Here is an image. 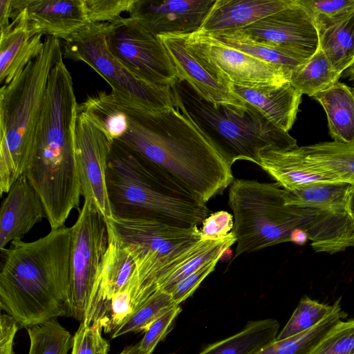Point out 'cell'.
<instances>
[{
    "mask_svg": "<svg viewBox=\"0 0 354 354\" xmlns=\"http://www.w3.org/2000/svg\"><path fill=\"white\" fill-rule=\"evenodd\" d=\"M100 129L167 171L207 203L234 180L232 166L174 106L148 110L129 98L103 92Z\"/></svg>",
    "mask_w": 354,
    "mask_h": 354,
    "instance_id": "obj_1",
    "label": "cell"
},
{
    "mask_svg": "<svg viewBox=\"0 0 354 354\" xmlns=\"http://www.w3.org/2000/svg\"><path fill=\"white\" fill-rule=\"evenodd\" d=\"M72 227L1 250L0 308L19 328L68 316Z\"/></svg>",
    "mask_w": 354,
    "mask_h": 354,
    "instance_id": "obj_2",
    "label": "cell"
},
{
    "mask_svg": "<svg viewBox=\"0 0 354 354\" xmlns=\"http://www.w3.org/2000/svg\"><path fill=\"white\" fill-rule=\"evenodd\" d=\"M106 185L113 216L198 226L212 212L174 176L118 140H113Z\"/></svg>",
    "mask_w": 354,
    "mask_h": 354,
    "instance_id": "obj_3",
    "label": "cell"
},
{
    "mask_svg": "<svg viewBox=\"0 0 354 354\" xmlns=\"http://www.w3.org/2000/svg\"><path fill=\"white\" fill-rule=\"evenodd\" d=\"M176 108L205 136L230 166L237 160L256 164L259 152L274 147L290 150L297 140L270 121L257 108L214 104L186 81L176 78L170 84Z\"/></svg>",
    "mask_w": 354,
    "mask_h": 354,
    "instance_id": "obj_4",
    "label": "cell"
},
{
    "mask_svg": "<svg viewBox=\"0 0 354 354\" xmlns=\"http://www.w3.org/2000/svg\"><path fill=\"white\" fill-rule=\"evenodd\" d=\"M63 57L60 40L46 37L41 53L0 88V194H8L28 167L48 77Z\"/></svg>",
    "mask_w": 354,
    "mask_h": 354,
    "instance_id": "obj_5",
    "label": "cell"
},
{
    "mask_svg": "<svg viewBox=\"0 0 354 354\" xmlns=\"http://www.w3.org/2000/svg\"><path fill=\"white\" fill-rule=\"evenodd\" d=\"M228 205L236 238L234 259L279 243L291 241L297 229V207L285 204L283 188L275 183L234 179Z\"/></svg>",
    "mask_w": 354,
    "mask_h": 354,
    "instance_id": "obj_6",
    "label": "cell"
},
{
    "mask_svg": "<svg viewBox=\"0 0 354 354\" xmlns=\"http://www.w3.org/2000/svg\"><path fill=\"white\" fill-rule=\"evenodd\" d=\"M106 222L109 234L136 261L138 282L134 300L136 308L156 292L158 274L169 257L203 237L198 226L179 227L149 218L113 216Z\"/></svg>",
    "mask_w": 354,
    "mask_h": 354,
    "instance_id": "obj_7",
    "label": "cell"
},
{
    "mask_svg": "<svg viewBox=\"0 0 354 354\" xmlns=\"http://www.w3.org/2000/svg\"><path fill=\"white\" fill-rule=\"evenodd\" d=\"M109 22L91 24L63 42V57L82 61L100 75L111 92L151 111L174 106L169 86L142 80L130 72L110 52L106 41Z\"/></svg>",
    "mask_w": 354,
    "mask_h": 354,
    "instance_id": "obj_8",
    "label": "cell"
},
{
    "mask_svg": "<svg viewBox=\"0 0 354 354\" xmlns=\"http://www.w3.org/2000/svg\"><path fill=\"white\" fill-rule=\"evenodd\" d=\"M109 245L106 219L95 205L84 201L72 226L68 316L84 322Z\"/></svg>",
    "mask_w": 354,
    "mask_h": 354,
    "instance_id": "obj_9",
    "label": "cell"
},
{
    "mask_svg": "<svg viewBox=\"0 0 354 354\" xmlns=\"http://www.w3.org/2000/svg\"><path fill=\"white\" fill-rule=\"evenodd\" d=\"M106 41L113 55L139 79L165 86L176 80L174 65L160 38L132 19L109 22Z\"/></svg>",
    "mask_w": 354,
    "mask_h": 354,
    "instance_id": "obj_10",
    "label": "cell"
},
{
    "mask_svg": "<svg viewBox=\"0 0 354 354\" xmlns=\"http://www.w3.org/2000/svg\"><path fill=\"white\" fill-rule=\"evenodd\" d=\"M112 141L84 113L78 112L75 130V155L81 195L92 202L106 220L113 216L106 185Z\"/></svg>",
    "mask_w": 354,
    "mask_h": 354,
    "instance_id": "obj_11",
    "label": "cell"
},
{
    "mask_svg": "<svg viewBox=\"0 0 354 354\" xmlns=\"http://www.w3.org/2000/svg\"><path fill=\"white\" fill-rule=\"evenodd\" d=\"M185 36L188 45L232 84L261 86L288 82L278 67L228 46L207 34L198 31Z\"/></svg>",
    "mask_w": 354,
    "mask_h": 354,
    "instance_id": "obj_12",
    "label": "cell"
},
{
    "mask_svg": "<svg viewBox=\"0 0 354 354\" xmlns=\"http://www.w3.org/2000/svg\"><path fill=\"white\" fill-rule=\"evenodd\" d=\"M240 30L258 41L287 49L306 60L319 46L317 28L295 0L283 10Z\"/></svg>",
    "mask_w": 354,
    "mask_h": 354,
    "instance_id": "obj_13",
    "label": "cell"
},
{
    "mask_svg": "<svg viewBox=\"0 0 354 354\" xmlns=\"http://www.w3.org/2000/svg\"><path fill=\"white\" fill-rule=\"evenodd\" d=\"M185 35L158 36L174 65L177 78L188 82L201 97L212 103L243 105L245 102L233 92L230 80L188 45Z\"/></svg>",
    "mask_w": 354,
    "mask_h": 354,
    "instance_id": "obj_14",
    "label": "cell"
},
{
    "mask_svg": "<svg viewBox=\"0 0 354 354\" xmlns=\"http://www.w3.org/2000/svg\"><path fill=\"white\" fill-rule=\"evenodd\" d=\"M216 0H135L129 18L155 35L198 32Z\"/></svg>",
    "mask_w": 354,
    "mask_h": 354,
    "instance_id": "obj_15",
    "label": "cell"
},
{
    "mask_svg": "<svg viewBox=\"0 0 354 354\" xmlns=\"http://www.w3.org/2000/svg\"><path fill=\"white\" fill-rule=\"evenodd\" d=\"M22 14L30 36L67 40L91 24L83 0H11L10 18Z\"/></svg>",
    "mask_w": 354,
    "mask_h": 354,
    "instance_id": "obj_16",
    "label": "cell"
},
{
    "mask_svg": "<svg viewBox=\"0 0 354 354\" xmlns=\"http://www.w3.org/2000/svg\"><path fill=\"white\" fill-rule=\"evenodd\" d=\"M46 217L42 201L25 174L12 185L1 206L0 250L15 240H21Z\"/></svg>",
    "mask_w": 354,
    "mask_h": 354,
    "instance_id": "obj_17",
    "label": "cell"
},
{
    "mask_svg": "<svg viewBox=\"0 0 354 354\" xmlns=\"http://www.w3.org/2000/svg\"><path fill=\"white\" fill-rule=\"evenodd\" d=\"M136 276L133 257L109 234L108 248L83 322L97 324L111 297L125 290Z\"/></svg>",
    "mask_w": 354,
    "mask_h": 354,
    "instance_id": "obj_18",
    "label": "cell"
},
{
    "mask_svg": "<svg viewBox=\"0 0 354 354\" xmlns=\"http://www.w3.org/2000/svg\"><path fill=\"white\" fill-rule=\"evenodd\" d=\"M292 0H216L198 31L215 35L243 28L289 6Z\"/></svg>",
    "mask_w": 354,
    "mask_h": 354,
    "instance_id": "obj_19",
    "label": "cell"
},
{
    "mask_svg": "<svg viewBox=\"0 0 354 354\" xmlns=\"http://www.w3.org/2000/svg\"><path fill=\"white\" fill-rule=\"evenodd\" d=\"M232 91L241 100L257 108L281 129L288 132L294 124L302 94L289 82L261 86L232 84Z\"/></svg>",
    "mask_w": 354,
    "mask_h": 354,
    "instance_id": "obj_20",
    "label": "cell"
},
{
    "mask_svg": "<svg viewBox=\"0 0 354 354\" xmlns=\"http://www.w3.org/2000/svg\"><path fill=\"white\" fill-rule=\"evenodd\" d=\"M288 151L308 169L354 185V145L322 142L298 146Z\"/></svg>",
    "mask_w": 354,
    "mask_h": 354,
    "instance_id": "obj_21",
    "label": "cell"
},
{
    "mask_svg": "<svg viewBox=\"0 0 354 354\" xmlns=\"http://www.w3.org/2000/svg\"><path fill=\"white\" fill-rule=\"evenodd\" d=\"M10 29L0 36V84L10 83L42 51L41 35L31 37L26 20L19 13Z\"/></svg>",
    "mask_w": 354,
    "mask_h": 354,
    "instance_id": "obj_22",
    "label": "cell"
},
{
    "mask_svg": "<svg viewBox=\"0 0 354 354\" xmlns=\"http://www.w3.org/2000/svg\"><path fill=\"white\" fill-rule=\"evenodd\" d=\"M256 164L288 190L315 183H342L308 169L288 150L263 149L259 152Z\"/></svg>",
    "mask_w": 354,
    "mask_h": 354,
    "instance_id": "obj_23",
    "label": "cell"
},
{
    "mask_svg": "<svg viewBox=\"0 0 354 354\" xmlns=\"http://www.w3.org/2000/svg\"><path fill=\"white\" fill-rule=\"evenodd\" d=\"M323 107L333 141L354 145V94L346 84L337 82L313 97Z\"/></svg>",
    "mask_w": 354,
    "mask_h": 354,
    "instance_id": "obj_24",
    "label": "cell"
},
{
    "mask_svg": "<svg viewBox=\"0 0 354 354\" xmlns=\"http://www.w3.org/2000/svg\"><path fill=\"white\" fill-rule=\"evenodd\" d=\"M285 204L338 212L354 210V185L349 183H315L293 189H283Z\"/></svg>",
    "mask_w": 354,
    "mask_h": 354,
    "instance_id": "obj_25",
    "label": "cell"
},
{
    "mask_svg": "<svg viewBox=\"0 0 354 354\" xmlns=\"http://www.w3.org/2000/svg\"><path fill=\"white\" fill-rule=\"evenodd\" d=\"M279 328L274 319L250 322L238 333L207 346L198 354H255L276 340Z\"/></svg>",
    "mask_w": 354,
    "mask_h": 354,
    "instance_id": "obj_26",
    "label": "cell"
},
{
    "mask_svg": "<svg viewBox=\"0 0 354 354\" xmlns=\"http://www.w3.org/2000/svg\"><path fill=\"white\" fill-rule=\"evenodd\" d=\"M209 35L228 46L278 67L288 80L291 73L306 61L290 50L258 41L240 30Z\"/></svg>",
    "mask_w": 354,
    "mask_h": 354,
    "instance_id": "obj_27",
    "label": "cell"
},
{
    "mask_svg": "<svg viewBox=\"0 0 354 354\" xmlns=\"http://www.w3.org/2000/svg\"><path fill=\"white\" fill-rule=\"evenodd\" d=\"M319 47L342 75L354 64V11L319 32Z\"/></svg>",
    "mask_w": 354,
    "mask_h": 354,
    "instance_id": "obj_28",
    "label": "cell"
},
{
    "mask_svg": "<svg viewBox=\"0 0 354 354\" xmlns=\"http://www.w3.org/2000/svg\"><path fill=\"white\" fill-rule=\"evenodd\" d=\"M340 299L328 316L314 327L281 340H275L255 354H312L320 342L346 317Z\"/></svg>",
    "mask_w": 354,
    "mask_h": 354,
    "instance_id": "obj_29",
    "label": "cell"
},
{
    "mask_svg": "<svg viewBox=\"0 0 354 354\" xmlns=\"http://www.w3.org/2000/svg\"><path fill=\"white\" fill-rule=\"evenodd\" d=\"M341 76L319 46L309 59L291 73L288 82L302 95L313 97L339 82Z\"/></svg>",
    "mask_w": 354,
    "mask_h": 354,
    "instance_id": "obj_30",
    "label": "cell"
},
{
    "mask_svg": "<svg viewBox=\"0 0 354 354\" xmlns=\"http://www.w3.org/2000/svg\"><path fill=\"white\" fill-rule=\"evenodd\" d=\"M27 331L28 354H68L72 348L73 336L57 319L30 326Z\"/></svg>",
    "mask_w": 354,
    "mask_h": 354,
    "instance_id": "obj_31",
    "label": "cell"
},
{
    "mask_svg": "<svg viewBox=\"0 0 354 354\" xmlns=\"http://www.w3.org/2000/svg\"><path fill=\"white\" fill-rule=\"evenodd\" d=\"M176 306L170 293L158 290L112 333L111 338L133 332H146L165 312Z\"/></svg>",
    "mask_w": 354,
    "mask_h": 354,
    "instance_id": "obj_32",
    "label": "cell"
},
{
    "mask_svg": "<svg viewBox=\"0 0 354 354\" xmlns=\"http://www.w3.org/2000/svg\"><path fill=\"white\" fill-rule=\"evenodd\" d=\"M336 305L337 301L333 305H328L304 296L277 335L276 340L286 339L314 327L333 313Z\"/></svg>",
    "mask_w": 354,
    "mask_h": 354,
    "instance_id": "obj_33",
    "label": "cell"
},
{
    "mask_svg": "<svg viewBox=\"0 0 354 354\" xmlns=\"http://www.w3.org/2000/svg\"><path fill=\"white\" fill-rule=\"evenodd\" d=\"M313 20L318 32L354 11V0H295Z\"/></svg>",
    "mask_w": 354,
    "mask_h": 354,
    "instance_id": "obj_34",
    "label": "cell"
},
{
    "mask_svg": "<svg viewBox=\"0 0 354 354\" xmlns=\"http://www.w3.org/2000/svg\"><path fill=\"white\" fill-rule=\"evenodd\" d=\"M312 354H354V319L342 321Z\"/></svg>",
    "mask_w": 354,
    "mask_h": 354,
    "instance_id": "obj_35",
    "label": "cell"
},
{
    "mask_svg": "<svg viewBox=\"0 0 354 354\" xmlns=\"http://www.w3.org/2000/svg\"><path fill=\"white\" fill-rule=\"evenodd\" d=\"M102 331L96 324L81 322L73 337L71 354H109L110 344L102 337Z\"/></svg>",
    "mask_w": 354,
    "mask_h": 354,
    "instance_id": "obj_36",
    "label": "cell"
},
{
    "mask_svg": "<svg viewBox=\"0 0 354 354\" xmlns=\"http://www.w3.org/2000/svg\"><path fill=\"white\" fill-rule=\"evenodd\" d=\"M90 24L113 22L122 13L129 12L135 0H83Z\"/></svg>",
    "mask_w": 354,
    "mask_h": 354,
    "instance_id": "obj_37",
    "label": "cell"
},
{
    "mask_svg": "<svg viewBox=\"0 0 354 354\" xmlns=\"http://www.w3.org/2000/svg\"><path fill=\"white\" fill-rule=\"evenodd\" d=\"M227 250L219 251L192 273L180 280L171 290L170 294L175 305H180L189 297L202 281L214 270L215 267Z\"/></svg>",
    "mask_w": 354,
    "mask_h": 354,
    "instance_id": "obj_38",
    "label": "cell"
},
{
    "mask_svg": "<svg viewBox=\"0 0 354 354\" xmlns=\"http://www.w3.org/2000/svg\"><path fill=\"white\" fill-rule=\"evenodd\" d=\"M180 305H176L158 318L145 333L139 342L140 348L145 354H151L157 344L169 333L176 317L181 312Z\"/></svg>",
    "mask_w": 354,
    "mask_h": 354,
    "instance_id": "obj_39",
    "label": "cell"
},
{
    "mask_svg": "<svg viewBox=\"0 0 354 354\" xmlns=\"http://www.w3.org/2000/svg\"><path fill=\"white\" fill-rule=\"evenodd\" d=\"M203 236L218 238L230 234L233 228V215L225 211L212 213L203 222Z\"/></svg>",
    "mask_w": 354,
    "mask_h": 354,
    "instance_id": "obj_40",
    "label": "cell"
},
{
    "mask_svg": "<svg viewBox=\"0 0 354 354\" xmlns=\"http://www.w3.org/2000/svg\"><path fill=\"white\" fill-rule=\"evenodd\" d=\"M19 326L15 319L8 314L0 317V354H15L13 343Z\"/></svg>",
    "mask_w": 354,
    "mask_h": 354,
    "instance_id": "obj_41",
    "label": "cell"
},
{
    "mask_svg": "<svg viewBox=\"0 0 354 354\" xmlns=\"http://www.w3.org/2000/svg\"><path fill=\"white\" fill-rule=\"evenodd\" d=\"M11 0H0V33L8 31L11 27L10 19Z\"/></svg>",
    "mask_w": 354,
    "mask_h": 354,
    "instance_id": "obj_42",
    "label": "cell"
},
{
    "mask_svg": "<svg viewBox=\"0 0 354 354\" xmlns=\"http://www.w3.org/2000/svg\"><path fill=\"white\" fill-rule=\"evenodd\" d=\"M308 240V234L302 230H295L291 234V241L297 244L303 245Z\"/></svg>",
    "mask_w": 354,
    "mask_h": 354,
    "instance_id": "obj_43",
    "label": "cell"
},
{
    "mask_svg": "<svg viewBox=\"0 0 354 354\" xmlns=\"http://www.w3.org/2000/svg\"><path fill=\"white\" fill-rule=\"evenodd\" d=\"M119 354H145L140 348L139 343L125 347Z\"/></svg>",
    "mask_w": 354,
    "mask_h": 354,
    "instance_id": "obj_44",
    "label": "cell"
},
{
    "mask_svg": "<svg viewBox=\"0 0 354 354\" xmlns=\"http://www.w3.org/2000/svg\"><path fill=\"white\" fill-rule=\"evenodd\" d=\"M342 75H343V77L346 78L348 81L354 82V64Z\"/></svg>",
    "mask_w": 354,
    "mask_h": 354,
    "instance_id": "obj_45",
    "label": "cell"
},
{
    "mask_svg": "<svg viewBox=\"0 0 354 354\" xmlns=\"http://www.w3.org/2000/svg\"><path fill=\"white\" fill-rule=\"evenodd\" d=\"M352 246L354 247V238H353V241H352Z\"/></svg>",
    "mask_w": 354,
    "mask_h": 354,
    "instance_id": "obj_46",
    "label": "cell"
},
{
    "mask_svg": "<svg viewBox=\"0 0 354 354\" xmlns=\"http://www.w3.org/2000/svg\"><path fill=\"white\" fill-rule=\"evenodd\" d=\"M353 93L354 94V86L352 88Z\"/></svg>",
    "mask_w": 354,
    "mask_h": 354,
    "instance_id": "obj_47",
    "label": "cell"
},
{
    "mask_svg": "<svg viewBox=\"0 0 354 354\" xmlns=\"http://www.w3.org/2000/svg\"><path fill=\"white\" fill-rule=\"evenodd\" d=\"M171 354H173V353H171Z\"/></svg>",
    "mask_w": 354,
    "mask_h": 354,
    "instance_id": "obj_48",
    "label": "cell"
}]
</instances>
